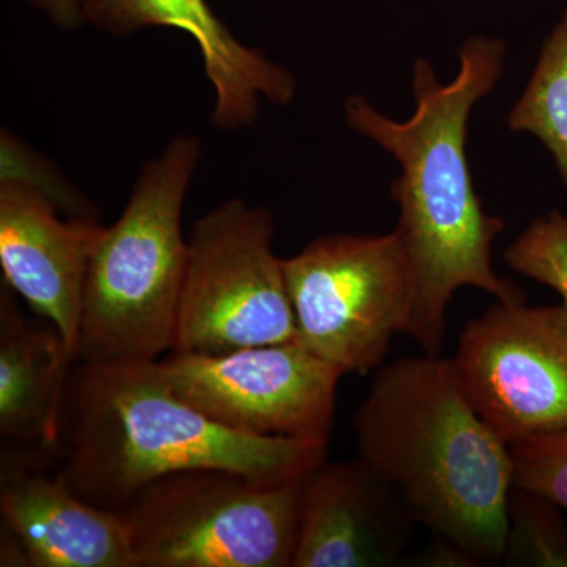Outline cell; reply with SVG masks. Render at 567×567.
<instances>
[{
	"label": "cell",
	"instance_id": "obj_1",
	"mask_svg": "<svg viewBox=\"0 0 567 567\" xmlns=\"http://www.w3.org/2000/svg\"><path fill=\"white\" fill-rule=\"evenodd\" d=\"M505 43L472 37L458 51L457 76L442 84L431 63L413 65L415 114L395 122L364 96L346 102V122L385 148L402 166L391 186L399 205L398 230L416 281L415 306L406 336L424 353L440 354L447 305L461 287H476L499 303H525L524 290L499 278L492 267V245L505 221L484 212L468 159L470 112L495 87L505 66Z\"/></svg>",
	"mask_w": 567,
	"mask_h": 567
},
{
	"label": "cell",
	"instance_id": "obj_2",
	"mask_svg": "<svg viewBox=\"0 0 567 567\" xmlns=\"http://www.w3.org/2000/svg\"><path fill=\"white\" fill-rule=\"evenodd\" d=\"M328 442L230 431L183 401L158 361L74 363L61 420L58 475L85 502L122 509L148 484L188 470L300 480Z\"/></svg>",
	"mask_w": 567,
	"mask_h": 567
},
{
	"label": "cell",
	"instance_id": "obj_3",
	"mask_svg": "<svg viewBox=\"0 0 567 567\" xmlns=\"http://www.w3.org/2000/svg\"><path fill=\"white\" fill-rule=\"evenodd\" d=\"M353 425L358 454L398 488L416 524L477 566L502 563L511 446L477 415L453 358L424 353L380 369Z\"/></svg>",
	"mask_w": 567,
	"mask_h": 567
},
{
	"label": "cell",
	"instance_id": "obj_4",
	"mask_svg": "<svg viewBox=\"0 0 567 567\" xmlns=\"http://www.w3.org/2000/svg\"><path fill=\"white\" fill-rule=\"evenodd\" d=\"M200 153L196 136L174 137L104 227L85 278L76 363L158 361L173 350L188 262L182 215Z\"/></svg>",
	"mask_w": 567,
	"mask_h": 567
},
{
	"label": "cell",
	"instance_id": "obj_5",
	"mask_svg": "<svg viewBox=\"0 0 567 567\" xmlns=\"http://www.w3.org/2000/svg\"><path fill=\"white\" fill-rule=\"evenodd\" d=\"M305 477V476H303ZM188 470L122 509L136 567H292L301 481Z\"/></svg>",
	"mask_w": 567,
	"mask_h": 567
},
{
	"label": "cell",
	"instance_id": "obj_6",
	"mask_svg": "<svg viewBox=\"0 0 567 567\" xmlns=\"http://www.w3.org/2000/svg\"><path fill=\"white\" fill-rule=\"evenodd\" d=\"M295 341L342 375L380 368L415 306L412 262L398 230L324 235L282 259Z\"/></svg>",
	"mask_w": 567,
	"mask_h": 567
},
{
	"label": "cell",
	"instance_id": "obj_7",
	"mask_svg": "<svg viewBox=\"0 0 567 567\" xmlns=\"http://www.w3.org/2000/svg\"><path fill=\"white\" fill-rule=\"evenodd\" d=\"M275 218L230 199L197 219L188 238L173 352L218 354L295 341L297 327Z\"/></svg>",
	"mask_w": 567,
	"mask_h": 567
},
{
	"label": "cell",
	"instance_id": "obj_8",
	"mask_svg": "<svg viewBox=\"0 0 567 567\" xmlns=\"http://www.w3.org/2000/svg\"><path fill=\"white\" fill-rule=\"evenodd\" d=\"M175 394L216 423L256 436L328 442L341 372L297 341L158 360Z\"/></svg>",
	"mask_w": 567,
	"mask_h": 567
},
{
	"label": "cell",
	"instance_id": "obj_9",
	"mask_svg": "<svg viewBox=\"0 0 567 567\" xmlns=\"http://www.w3.org/2000/svg\"><path fill=\"white\" fill-rule=\"evenodd\" d=\"M454 369L477 415L507 445L567 432V308L496 303L470 320Z\"/></svg>",
	"mask_w": 567,
	"mask_h": 567
},
{
	"label": "cell",
	"instance_id": "obj_10",
	"mask_svg": "<svg viewBox=\"0 0 567 567\" xmlns=\"http://www.w3.org/2000/svg\"><path fill=\"white\" fill-rule=\"evenodd\" d=\"M32 175L20 141L2 133L0 267L3 282L58 328L76 361L85 278L104 226L70 216L76 203Z\"/></svg>",
	"mask_w": 567,
	"mask_h": 567
},
{
	"label": "cell",
	"instance_id": "obj_11",
	"mask_svg": "<svg viewBox=\"0 0 567 567\" xmlns=\"http://www.w3.org/2000/svg\"><path fill=\"white\" fill-rule=\"evenodd\" d=\"M415 518L363 458L317 465L301 481L292 567H391L410 559Z\"/></svg>",
	"mask_w": 567,
	"mask_h": 567
},
{
	"label": "cell",
	"instance_id": "obj_12",
	"mask_svg": "<svg viewBox=\"0 0 567 567\" xmlns=\"http://www.w3.org/2000/svg\"><path fill=\"white\" fill-rule=\"evenodd\" d=\"M7 447L0 462L2 529L20 544L28 567H136L117 511L85 502L61 477L48 475L54 457Z\"/></svg>",
	"mask_w": 567,
	"mask_h": 567
},
{
	"label": "cell",
	"instance_id": "obj_13",
	"mask_svg": "<svg viewBox=\"0 0 567 567\" xmlns=\"http://www.w3.org/2000/svg\"><path fill=\"white\" fill-rule=\"evenodd\" d=\"M84 24L123 37L144 28L188 33L199 48L205 76L215 92L212 121L218 128L252 125L260 103L286 106L297 80L262 51L246 47L216 17L207 0H81Z\"/></svg>",
	"mask_w": 567,
	"mask_h": 567
},
{
	"label": "cell",
	"instance_id": "obj_14",
	"mask_svg": "<svg viewBox=\"0 0 567 567\" xmlns=\"http://www.w3.org/2000/svg\"><path fill=\"white\" fill-rule=\"evenodd\" d=\"M0 286V435L58 461L63 401L74 357L54 324L33 322Z\"/></svg>",
	"mask_w": 567,
	"mask_h": 567
},
{
	"label": "cell",
	"instance_id": "obj_15",
	"mask_svg": "<svg viewBox=\"0 0 567 567\" xmlns=\"http://www.w3.org/2000/svg\"><path fill=\"white\" fill-rule=\"evenodd\" d=\"M507 123L513 132L533 134L546 145L567 192V10L543 44Z\"/></svg>",
	"mask_w": 567,
	"mask_h": 567
},
{
	"label": "cell",
	"instance_id": "obj_16",
	"mask_svg": "<svg viewBox=\"0 0 567 567\" xmlns=\"http://www.w3.org/2000/svg\"><path fill=\"white\" fill-rule=\"evenodd\" d=\"M559 509L544 496L513 487L502 563L511 567H567V524Z\"/></svg>",
	"mask_w": 567,
	"mask_h": 567
},
{
	"label": "cell",
	"instance_id": "obj_17",
	"mask_svg": "<svg viewBox=\"0 0 567 567\" xmlns=\"http://www.w3.org/2000/svg\"><path fill=\"white\" fill-rule=\"evenodd\" d=\"M517 274L550 287L567 308V216L550 212L535 219L505 252Z\"/></svg>",
	"mask_w": 567,
	"mask_h": 567
},
{
	"label": "cell",
	"instance_id": "obj_18",
	"mask_svg": "<svg viewBox=\"0 0 567 567\" xmlns=\"http://www.w3.org/2000/svg\"><path fill=\"white\" fill-rule=\"evenodd\" d=\"M511 446L513 486L567 511V432L522 440Z\"/></svg>",
	"mask_w": 567,
	"mask_h": 567
},
{
	"label": "cell",
	"instance_id": "obj_19",
	"mask_svg": "<svg viewBox=\"0 0 567 567\" xmlns=\"http://www.w3.org/2000/svg\"><path fill=\"white\" fill-rule=\"evenodd\" d=\"M29 3L63 31H73L84 24L81 0H29Z\"/></svg>",
	"mask_w": 567,
	"mask_h": 567
},
{
	"label": "cell",
	"instance_id": "obj_20",
	"mask_svg": "<svg viewBox=\"0 0 567 567\" xmlns=\"http://www.w3.org/2000/svg\"><path fill=\"white\" fill-rule=\"evenodd\" d=\"M420 566H477L475 559L443 537L434 536L431 546L415 558Z\"/></svg>",
	"mask_w": 567,
	"mask_h": 567
}]
</instances>
